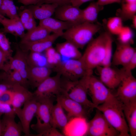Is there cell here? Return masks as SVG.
Segmentation results:
<instances>
[{
    "mask_svg": "<svg viewBox=\"0 0 136 136\" xmlns=\"http://www.w3.org/2000/svg\"><path fill=\"white\" fill-rule=\"evenodd\" d=\"M119 136H129V130L122 108V104L116 98L96 106Z\"/></svg>",
    "mask_w": 136,
    "mask_h": 136,
    "instance_id": "6da1fadb",
    "label": "cell"
},
{
    "mask_svg": "<svg viewBox=\"0 0 136 136\" xmlns=\"http://www.w3.org/2000/svg\"><path fill=\"white\" fill-rule=\"evenodd\" d=\"M99 23L84 22L74 25L63 32L62 36L79 49H83L101 29Z\"/></svg>",
    "mask_w": 136,
    "mask_h": 136,
    "instance_id": "7a4b0ae2",
    "label": "cell"
},
{
    "mask_svg": "<svg viewBox=\"0 0 136 136\" xmlns=\"http://www.w3.org/2000/svg\"><path fill=\"white\" fill-rule=\"evenodd\" d=\"M107 32L101 33L87 44L80 58L87 73H93V69L100 66L105 57Z\"/></svg>",
    "mask_w": 136,
    "mask_h": 136,
    "instance_id": "3957f363",
    "label": "cell"
},
{
    "mask_svg": "<svg viewBox=\"0 0 136 136\" xmlns=\"http://www.w3.org/2000/svg\"><path fill=\"white\" fill-rule=\"evenodd\" d=\"M86 75L78 80L73 81L66 79L62 82L61 93L87 109L95 108L96 106L88 98Z\"/></svg>",
    "mask_w": 136,
    "mask_h": 136,
    "instance_id": "277c9868",
    "label": "cell"
},
{
    "mask_svg": "<svg viewBox=\"0 0 136 136\" xmlns=\"http://www.w3.org/2000/svg\"><path fill=\"white\" fill-rule=\"evenodd\" d=\"M86 84L87 94L96 107L116 98L110 89L93 73L86 75Z\"/></svg>",
    "mask_w": 136,
    "mask_h": 136,
    "instance_id": "5b68a950",
    "label": "cell"
},
{
    "mask_svg": "<svg viewBox=\"0 0 136 136\" xmlns=\"http://www.w3.org/2000/svg\"><path fill=\"white\" fill-rule=\"evenodd\" d=\"M39 103L35 114L37 122L30 127L38 134L41 133L52 126L51 123V113L53 106L51 98H46L37 101Z\"/></svg>",
    "mask_w": 136,
    "mask_h": 136,
    "instance_id": "8992f818",
    "label": "cell"
},
{
    "mask_svg": "<svg viewBox=\"0 0 136 136\" xmlns=\"http://www.w3.org/2000/svg\"><path fill=\"white\" fill-rule=\"evenodd\" d=\"M53 68L61 76L73 81L79 79L87 73L85 67L80 59H69L65 62H61Z\"/></svg>",
    "mask_w": 136,
    "mask_h": 136,
    "instance_id": "52a82bcc",
    "label": "cell"
},
{
    "mask_svg": "<svg viewBox=\"0 0 136 136\" xmlns=\"http://www.w3.org/2000/svg\"><path fill=\"white\" fill-rule=\"evenodd\" d=\"M61 76L59 74L57 73L55 75L50 76L42 82L33 93L37 100L51 98L60 93L62 90Z\"/></svg>",
    "mask_w": 136,
    "mask_h": 136,
    "instance_id": "ba28073f",
    "label": "cell"
},
{
    "mask_svg": "<svg viewBox=\"0 0 136 136\" xmlns=\"http://www.w3.org/2000/svg\"><path fill=\"white\" fill-rule=\"evenodd\" d=\"M123 71L121 82L115 95L122 104L136 100V79L131 72Z\"/></svg>",
    "mask_w": 136,
    "mask_h": 136,
    "instance_id": "9c48e42d",
    "label": "cell"
},
{
    "mask_svg": "<svg viewBox=\"0 0 136 136\" xmlns=\"http://www.w3.org/2000/svg\"><path fill=\"white\" fill-rule=\"evenodd\" d=\"M95 115L88 123L93 136H119V132L108 121L103 113L96 109Z\"/></svg>",
    "mask_w": 136,
    "mask_h": 136,
    "instance_id": "30bf717a",
    "label": "cell"
},
{
    "mask_svg": "<svg viewBox=\"0 0 136 136\" xmlns=\"http://www.w3.org/2000/svg\"><path fill=\"white\" fill-rule=\"evenodd\" d=\"M39 103L34 97L26 102L22 108L16 114L20 120L25 136H32L30 133V124L37 112Z\"/></svg>",
    "mask_w": 136,
    "mask_h": 136,
    "instance_id": "8fae6325",
    "label": "cell"
},
{
    "mask_svg": "<svg viewBox=\"0 0 136 136\" xmlns=\"http://www.w3.org/2000/svg\"><path fill=\"white\" fill-rule=\"evenodd\" d=\"M82 11L80 7L70 3L58 6L54 14L55 18L75 25L83 22Z\"/></svg>",
    "mask_w": 136,
    "mask_h": 136,
    "instance_id": "7c38bea8",
    "label": "cell"
},
{
    "mask_svg": "<svg viewBox=\"0 0 136 136\" xmlns=\"http://www.w3.org/2000/svg\"><path fill=\"white\" fill-rule=\"evenodd\" d=\"M96 69L99 75V79L108 88L114 89L120 84L123 76V71L110 66H99Z\"/></svg>",
    "mask_w": 136,
    "mask_h": 136,
    "instance_id": "4fadbf2b",
    "label": "cell"
},
{
    "mask_svg": "<svg viewBox=\"0 0 136 136\" xmlns=\"http://www.w3.org/2000/svg\"><path fill=\"white\" fill-rule=\"evenodd\" d=\"M27 53L23 51L19 47H17L14 55L9 60L8 66L9 71L13 70L17 71L28 83V74L29 66L28 62Z\"/></svg>",
    "mask_w": 136,
    "mask_h": 136,
    "instance_id": "5bb4252c",
    "label": "cell"
},
{
    "mask_svg": "<svg viewBox=\"0 0 136 136\" xmlns=\"http://www.w3.org/2000/svg\"><path fill=\"white\" fill-rule=\"evenodd\" d=\"M56 96L57 99L68 113L67 116L70 119L75 117L87 118L88 112L86 108L61 92Z\"/></svg>",
    "mask_w": 136,
    "mask_h": 136,
    "instance_id": "9a60e30c",
    "label": "cell"
},
{
    "mask_svg": "<svg viewBox=\"0 0 136 136\" xmlns=\"http://www.w3.org/2000/svg\"><path fill=\"white\" fill-rule=\"evenodd\" d=\"M61 34L53 33L47 37L40 40L30 43H20L19 47L26 52L28 51L42 53L52 46L55 41Z\"/></svg>",
    "mask_w": 136,
    "mask_h": 136,
    "instance_id": "2e32d148",
    "label": "cell"
},
{
    "mask_svg": "<svg viewBox=\"0 0 136 136\" xmlns=\"http://www.w3.org/2000/svg\"><path fill=\"white\" fill-rule=\"evenodd\" d=\"M10 89L13 93L11 105L16 114L26 102L34 97V94L27 88L20 84L14 85Z\"/></svg>",
    "mask_w": 136,
    "mask_h": 136,
    "instance_id": "e0dca14e",
    "label": "cell"
},
{
    "mask_svg": "<svg viewBox=\"0 0 136 136\" xmlns=\"http://www.w3.org/2000/svg\"><path fill=\"white\" fill-rule=\"evenodd\" d=\"M136 53L131 45L119 42L112 55L111 64L115 65H125Z\"/></svg>",
    "mask_w": 136,
    "mask_h": 136,
    "instance_id": "ac0fdd59",
    "label": "cell"
},
{
    "mask_svg": "<svg viewBox=\"0 0 136 136\" xmlns=\"http://www.w3.org/2000/svg\"><path fill=\"white\" fill-rule=\"evenodd\" d=\"M15 114H4L1 119L2 126V136H20L23 132L20 122L15 120Z\"/></svg>",
    "mask_w": 136,
    "mask_h": 136,
    "instance_id": "d6986e66",
    "label": "cell"
},
{
    "mask_svg": "<svg viewBox=\"0 0 136 136\" xmlns=\"http://www.w3.org/2000/svg\"><path fill=\"white\" fill-rule=\"evenodd\" d=\"M51 73V68L46 66H29L28 74L29 85L33 88H36L50 76Z\"/></svg>",
    "mask_w": 136,
    "mask_h": 136,
    "instance_id": "ffe728a7",
    "label": "cell"
},
{
    "mask_svg": "<svg viewBox=\"0 0 136 136\" xmlns=\"http://www.w3.org/2000/svg\"><path fill=\"white\" fill-rule=\"evenodd\" d=\"M39 25L45 27L51 32L59 34L62 36L64 30L75 24L51 17L40 21Z\"/></svg>",
    "mask_w": 136,
    "mask_h": 136,
    "instance_id": "44dd1931",
    "label": "cell"
},
{
    "mask_svg": "<svg viewBox=\"0 0 136 136\" xmlns=\"http://www.w3.org/2000/svg\"><path fill=\"white\" fill-rule=\"evenodd\" d=\"M58 6L56 4L43 3L29 6L28 8L35 19L40 21L51 17Z\"/></svg>",
    "mask_w": 136,
    "mask_h": 136,
    "instance_id": "7402d4cb",
    "label": "cell"
},
{
    "mask_svg": "<svg viewBox=\"0 0 136 136\" xmlns=\"http://www.w3.org/2000/svg\"><path fill=\"white\" fill-rule=\"evenodd\" d=\"M61 104L57 99V103L53 105L51 111V126L63 130L70 119L64 113Z\"/></svg>",
    "mask_w": 136,
    "mask_h": 136,
    "instance_id": "603a6c76",
    "label": "cell"
},
{
    "mask_svg": "<svg viewBox=\"0 0 136 136\" xmlns=\"http://www.w3.org/2000/svg\"><path fill=\"white\" fill-rule=\"evenodd\" d=\"M122 108L130 135L136 136V100L122 104Z\"/></svg>",
    "mask_w": 136,
    "mask_h": 136,
    "instance_id": "cb8c5ba5",
    "label": "cell"
},
{
    "mask_svg": "<svg viewBox=\"0 0 136 136\" xmlns=\"http://www.w3.org/2000/svg\"><path fill=\"white\" fill-rule=\"evenodd\" d=\"M55 48L60 56L69 59H79L82 54L76 47L66 41L57 44Z\"/></svg>",
    "mask_w": 136,
    "mask_h": 136,
    "instance_id": "d4e9b609",
    "label": "cell"
},
{
    "mask_svg": "<svg viewBox=\"0 0 136 136\" xmlns=\"http://www.w3.org/2000/svg\"><path fill=\"white\" fill-rule=\"evenodd\" d=\"M51 32L44 27L39 25L25 33L21 39L20 43L33 42L43 39L50 35Z\"/></svg>",
    "mask_w": 136,
    "mask_h": 136,
    "instance_id": "484cf974",
    "label": "cell"
},
{
    "mask_svg": "<svg viewBox=\"0 0 136 136\" xmlns=\"http://www.w3.org/2000/svg\"><path fill=\"white\" fill-rule=\"evenodd\" d=\"M104 9L96 2L90 3L85 8L82 9V18L83 22L96 23L99 13Z\"/></svg>",
    "mask_w": 136,
    "mask_h": 136,
    "instance_id": "4316f807",
    "label": "cell"
},
{
    "mask_svg": "<svg viewBox=\"0 0 136 136\" xmlns=\"http://www.w3.org/2000/svg\"><path fill=\"white\" fill-rule=\"evenodd\" d=\"M2 79L0 82L8 86L10 88L15 84H18L27 88L28 83L23 78L17 71L10 70L2 73Z\"/></svg>",
    "mask_w": 136,
    "mask_h": 136,
    "instance_id": "83f0119b",
    "label": "cell"
},
{
    "mask_svg": "<svg viewBox=\"0 0 136 136\" xmlns=\"http://www.w3.org/2000/svg\"><path fill=\"white\" fill-rule=\"evenodd\" d=\"M121 8L118 11V16L122 20L131 19L135 15L136 3H130L121 2Z\"/></svg>",
    "mask_w": 136,
    "mask_h": 136,
    "instance_id": "f1b7e54d",
    "label": "cell"
},
{
    "mask_svg": "<svg viewBox=\"0 0 136 136\" xmlns=\"http://www.w3.org/2000/svg\"><path fill=\"white\" fill-rule=\"evenodd\" d=\"M113 40L110 33L107 32L105 44V55L100 66H111L112 57V45Z\"/></svg>",
    "mask_w": 136,
    "mask_h": 136,
    "instance_id": "f546056e",
    "label": "cell"
},
{
    "mask_svg": "<svg viewBox=\"0 0 136 136\" xmlns=\"http://www.w3.org/2000/svg\"><path fill=\"white\" fill-rule=\"evenodd\" d=\"M123 21L118 16L110 18L107 23V27L109 32L111 33L118 35L123 26Z\"/></svg>",
    "mask_w": 136,
    "mask_h": 136,
    "instance_id": "4dcf8cb0",
    "label": "cell"
},
{
    "mask_svg": "<svg viewBox=\"0 0 136 136\" xmlns=\"http://www.w3.org/2000/svg\"><path fill=\"white\" fill-rule=\"evenodd\" d=\"M45 52L47 64L52 67L61 62V56L52 46L48 49Z\"/></svg>",
    "mask_w": 136,
    "mask_h": 136,
    "instance_id": "1f68e13d",
    "label": "cell"
},
{
    "mask_svg": "<svg viewBox=\"0 0 136 136\" xmlns=\"http://www.w3.org/2000/svg\"><path fill=\"white\" fill-rule=\"evenodd\" d=\"M41 53L30 52L27 54V60L29 66H45L43 63L47 64L45 57L43 56Z\"/></svg>",
    "mask_w": 136,
    "mask_h": 136,
    "instance_id": "d6a6232c",
    "label": "cell"
},
{
    "mask_svg": "<svg viewBox=\"0 0 136 136\" xmlns=\"http://www.w3.org/2000/svg\"><path fill=\"white\" fill-rule=\"evenodd\" d=\"M118 35L120 43L131 45L133 42V32L128 27L123 26Z\"/></svg>",
    "mask_w": 136,
    "mask_h": 136,
    "instance_id": "836d02e7",
    "label": "cell"
},
{
    "mask_svg": "<svg viewBox=\"0 0 136 136\" xmlns=\"http://www.w3.org/2000/svg\"><path fill=\"white\" fill-rule=\"evenodd\" d=\"M0 49L9 57L12 56L13 50L10 43L4 32L0 31Z\"/></svg>",
    "mask_w": 136,
    "mask_h": 136,
    "instance_id": "e575fe53",
    "label": "cell"
},
{
    "mask_svg": "<svg viewBox=\"0 0 136 136\" xmlns=\"http://www.w3.org/2000/svg\"><path fill=\"white\" fill-rule=\"evenodd\" d=\"M2 3L6 6L8 9V14L7 17L9 19H14L19 17L13 0H2Z\"/></svg>",
    "mask_w": 136,
    "mask_h": 136,
    "instance_id": "d590c367",
    "label": "cell"
},
{
    "mask_svg": "<svg viewBox=\"0 0 136 136\" xmlns=\"http://www.w3.org/2000/svg\"><path fill=\"white\" fill-rule=\"evenodd\" d=\"M12 19L16 28V37H18L21 39L25 35V30L23 25L21 22L19 17Z\"/></svg>",
    "mask_w": 136,
    "mask_h": 136,
    "instance_id": "8d00e7d4",
    "label": "cell"
},
{
    "mask_svg": "<svg viewBox=\"0 0 136 136\" xmlns=\"http://www.w3.org/2000/svg\"><path fill=\"white\" fill-rule=\"evenodd\" d=\"M13 96V92L10 89L2 93L0 95V103L11 105Z\"/></svg>",
    "mask_w": 136,
    "mask_h": 136,
    "instance_id": "74e56055",
    "label": "cell"
},
{
    "mask_svg": "<svg viewBox=\"0 0 136 136\" xmlns=\"http://www.w3.org/2000/svg\"><path fill=\"white\" fill-rule=\"evenodd\" d=\"M136 67V53L129 61L121 68L126 73L131 72Z\"/></svg>",
    "mask_w": 136,
    "mask_h": 136,
    "instance_id": "f35d334b",
    "label": "cell"
},
{
    "mask_svg": "<svg viewBox=\"0 0 136 136\" xmlns=\"http://www.w3.org/2000/svg\"><path fill=\"white\" fill-rule=\"evenodd\" d=\"M33 136H63V133L58 131L57 128L53 127L46 130L36 135H33Z\"/></svg>",
    "mask_w": 136,
    "mask_h": 136,
    "instance_id": "ab89813d",
    "label": "cell"
},
{
    "mask_svg": "<svg viewBox=\"0 0 136 136\" xmlns=\"http://www.w3.org/2000/svg\"><path fill=\"white\" fill-rule=\"evenodd\" d=\"M9 59V57L0 49V70L4 72L8 71L7 65Z\"/></svg>",
    "mask_w": 136,
    "mask_h": 136,
    "instance_id": "60d3db41",
    "label": "cell"
},
{
    "mask_svg": "<svg viewBox=\"0 0 136 136\" xmlns=\"http://www.w3.org/2000/svg\"><path fill=\"white\" fill-rule=\"evenodd\" d=\"M33 16L31 11L29 9L27 8L25 9L21 12L19 18L23 25Z\"/></svg>",
    "mask_w": 136,
    "mask_h": 136,
    "instance_id": "b9f144b4",
    "label": "cell"
},
{
    "mask_svg": "<svg viewBox=\"0 0 136 136\" xmlns=\"http://www.w3.org/2000/svg\"><path fill=\"white\" fill-rule=\"evenodd\" d=\"M0 113L2 114H15L11 105L0 103Z\"/></svg>",
    "mask_w": 136,
    "mask_h": 136,
    "instance_id": "7bdbcfd3",
    "label": "cell"
},
{
    "mask_svg": "<svg viewBox=\"0 0 136 136\" xmlns=\"http://www.w3.org/2000/svg\"><path fill=\"white\" fill-rule=\"evenodd\" d=\"M35 19L33 16L28 21L23 24L25 30L28 31H29L34 29L37 26Z\"/></svg>",
    "mask_w": 136,
    "mask_h": 136,
    "instance_id": "ee69618b",
    "label": "cell"
},
{
    "mask_svg": "<svg viewBox=\"0 0 136 136\" xmlns=\"http://www.w3.org/2000/svg\"><path fill=\"white\" fill-rule=\"evenodd\" d=\"M43 0H18V2L25 6L35 5L42 4Z\"/></svg>",
    "mask_w": 136,
    "mask_h": 136,
    "instance_id": "f6af8a7d",
    "label": "cell"
},
{
    "mask_svg": "<svg viewBox=\"0 0 136 136\" xmlns=\"http://www.w3.org/2000/svg\"><path fill=\"white\" fill-rule=\"evenodd\" d=\"M71 0H43L42 4H56L58 6L70 3Z\"/></svg>",
    "mask_w": 136,
    "mask_h": 136,
    "instance_id": "bcb514c9",
    "label": "cell"
},
{
    "mask_svg": "<svg viewBox=\"0 0 136 136\" xmlns=\"http://www.w3.org/2000/svg\"><path fill=\"white\" fill-rule=\"evenodd\" d=\"M92 0H71L70 3L73 5L79 7L82 4Z\"/></svg>",
    "mask_w": 136,
    "mask_h": 136,
    "instance_id": "7dc6e473",
    "label": "cell"
},
{
    "mask_svg": "<svg viewBox=\"0 0 136 136\" xmlns=\"http://www.w3.org/2000/svg\"><path fill=\"white\" fill-rule=\"evenodd\" d=\"M9 89L10 88L4 84L0 83V95L3 92Z\"/></svg>",
    "mask_w": 136,
    "mask_h": 136,
    "instance_id": "c3c4849f",
    "label": "cell"
},
{
    "mask_svg": "<svg viewBox=\"0 0 136 136\" xmlns=\"http://www.w3.org/2000/svg\"><path fill=\"white\" fill-rule=\"evenodd\" d=\"M132 20V26L134 28H136V15L134 16L131 19Z\"/></svg>",
    "mask_w": 136,
    "mask_h": 136,
    "instance_id": "681fc988",
    "label": "cell"
},
{
    "mask_svg": "<svg viewBox=\"0 0 136 136\" xmlns=\"http://www.w3.org/2000/svg\"><path fill=\"white\" fill-rule=\"evenodd\" d=\"M2 115V114L0 113V136H2V126L1 119V118Z\"/></svg>",
    "mask_w": 136,
    "mask_h": 136,
    "instance_id": "f907efd6",
    "label": "cell"
},
{
    "mask_svg": "<svg viewBox=\"0 0 136 136\" xmlns=\"http://www.w3.org/2000/svg\"><path fill=\"white\" fill-rule=\"evenodd\" d=\"M121 1L128 3H136V0H122Z\"/></svg>",
    "mask_w": 136,
    "mask_h": 136,
    "instance_id": "816d5d0a",
    "label": "cell"
},
{
    "mask_svg": "<svg viewBox=\"0 0 136 136\" xmlns=\"http://www.w3.org/2000/svg\"><path fill=\"white\" fill-rule=\"evenodd\" d=\"M122 0H110V4L113 3H121Z\"/></svg>",
    "mask_w": 136,
    "mask_h": 136,
    "instance_id": "f5cc1de1",
    "label": "cell"
},
{
    "mask_svg": "<svg viewBox=\"0 0 136 136\" xmlns=\"http://www.w3.org/2000/svg\"><path fill=\"white\" fill-rule=\"evenodd\" d=\"M5 17L0 13V23H1Z\"/></svg>",
    "mask_w": 136,
    "mask_h": 136,
    "instance_id": "db71d44e",
    "label": "cell"
},
{
    "mask_svg": "<svg viewBox=\"0 0 136 136\" xmlns=\"http://www.w3.org/2000/svg\"><path fill=\"white\" fill-rule=\"evenodd\" d=\"M2 73H0V82L2 81Z\"/></svg>",
    "mask_w": 136,
    "mask_h": 136,
    "instance_id": "11a10c76",
    "label": "cell"
},
{
    "mask_svg": "<svg viewBox=\"0 0 136 136\" xmlns=\"http://www.w3.org/2000/svg\"><path fill=\"white\" fill-rule=\"evenodd\" d=\"M2 0H0V8L1 5L2 3Z\"/></svg>",
    "mask_w": 136,
    "mask_h": 136,
    "instance_id": "9f6ffc18",
    "label": "cell"
}]
</instances>
